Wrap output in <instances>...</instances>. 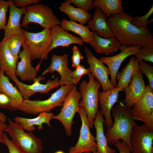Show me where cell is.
Wrapping results in <instances>:
<instances>
[{"instance_id":"obj_1","label":"cell","mask_w":153,"mask_h":153,"mask_svg":"<svg viewBox=\"0 0 153 153\" xmlns=\"http://www.w3.org/2000/svg\"><path fill=\"white\" fill-rule=\"evenodd\" d=\"M132 18L123 12L111 15L107 21L114 36L121 44L141 46L152 36L147 27L139 28L132 24L130 22Z\"/></svg>"},{"instance_id":"obj_2","label":"cell","mask_w":153,"mask_h":153,"mask_svg":"<svg viewBox=\"0 0 153 153\" xmlns=\"http://www.w3.org/2000/svg\"><path fill=\"white\" fill-rule=\"evenodd\" d=\"M111 114L114 121L111 128H107L105 134L108 144L113 145L121 139L126 142L131 150V133L136 124L131 113V108L126 105L124 100H118L111 109Z\"/></svg>"},{"instance_id":"obj_3","label":"cell","mask_w":153,"mask_h":153,"mask_svg":"<svg viewBox=\"0 0 153 153\" xmlns=\"http://www.w3.org/2000/svg\"><path fill=\"white\" fill-rule=\"evenodd\" d=\"M73 85L61 86L48 98L44 100L24 99L17 110L34 115H38L42 112H49L56 107L62 106L65 99Z\"/></svg>"},{"instance_id":"obj_4","label":"cell","mask_w":153,"mask_h":153,"mask_svg":"<svg viewBox=\"0 0 153 153\" xmlns=\"http://www.w3.org/2000/svg\"><path fill=\"white\" fill-rule=\"evenodd\" d=\"M87 75L88 82L84 80L80 84L79 90L82 100L79 105L84 108L90 127L92 128L94 119L98 111L99 90L101 85L90 71Z\"/></svg>"},{"instance_id":"obj_5","label":"cell","mask_w":153,"mask_h":153,"mask_svg":"<svg viewBox=\"0 0 153 153\" xmlns=\"http://www.w3.org/2000/svg\"><path fill=\"white\" fill-rule=\"evenodd\" d=\"M5 131L8 132L12 140L20 147L24 153H41L43 149L42 141L30 132H26L20 123L7 119Z\"/></svg>"},{"instance_id":"obj_6","label":"cell","mask_w":153,"mask_h":153,"mask_svg":"<svg viewBox=\"0 0 153 153\" xmlns=\"http://www.w3.org/2000/svg\"><path fill=\"white\" fill-rule=\"evenodd\" d=\"M21 24L23 27H26L29 23H34L44 29H50L60 24V20L46 5L43 4L31 5L27 6Z\"/></svg>"},{"instance_id":"obj_7","label":"cell","mask_w":153,"mask_h":153,"mask_svg":"<svg viewBox=\"0 0 153 153\" xmlns=\"http://www.w3.org/2000/svg\"><path fill=\"white\" fill-rule=\"evenodd\" d=\"M26 43L28 45L32 60L41 59V61L36 67L38 70L41 60L48 58L47 52L51 42L50 29H44L37 33L29 32L24 30Z\"/></svg>"},{"instance_id":"obj_8","label":"cell","mask_w":153,"mask_h":153,"mask_svg":"<svg viewBox=\"0 0 153 153\" xmlns=\"http://www.w3.org/2000/svg\"><path fill=\"white\" fill-rule=\"evenodd\" d=\"M82 98L76 85L73 84L67 95L59 114L52 117L60 121L63 125L66 134L68 136L72 134V125L75 114L79 108V100Z\"/></svg>"},{"instance_id":"obj_9","label":"cell","mask_w":153,"mask_h":153,"mask_svg":"<svg viewBox=\"0 0 153 153\" xmlns=\"http://www.w3.org/2000/svg\"><path fill=\"white\" fill-rule=\"evenodd\" d=\"M5 74L15 83L24 99L29 100L30 97L37 93L46 94L52 89L57 88L60 86V80L57 76L53 80H48L45 84H41L40 82L44 80L45 78L42 76H39L35 78L33 84L28 85L20 81L15 73L8 72L5 73Z\"/></svg>"},{"instance_id":"obj_10","label":"cell","mask_w":153,"mask_h":153,"mask_svg":"<svg viewBox=\"0 0 153 153\" xmlns=\"http://www.w3.org/2000/svg\"><path fill=\"white\" fill-rule=\"evenodd\" d=\"M77 112L82 122L79 137L75 145L70 148L68 153H83L87 151L96 153L95 139L90 131L86 111L83 107L80 106Z\"/></svg>"},{"instance_id":"obj_11","label":"cell","mask_w":153,"mask_h":153,"mask_svg":"<svg viewBox=\"0 0 153 153\" xmlns=\"http://www.w3.org/2000/svg\"><path fill=\"white\" fill-rule=\"evenodd\" d=\"M132 153H153V130L144 123L133 126L131 138Z\"/></svg>"},{"instance_id":"obj_12","label":"cell","mask_w":153,"mask_h":153,"mask_svg":"<svg viewBox=\"0 0 153 153\" xmlns=\"http://www.w3.org/2000/svg\"><path fill=\"white\" fill-rule=\"evenodd\" d=\"M84 51L89 65L90 71L100 83L103 88V92H105L113 89V86L109 78L110 72L108 67L97 59L87 47H84Z\"/></svg>"},{"instance_id":"obj_13","label":"cell","mask_w":153,"mask_h":153,"mask_svg":"<svg viewBox=\"0 0 153 153\" xmlns=\"http://www.w3.org/2000/svg\"><path fill=\"white\" fill-rule=\"evenodd\" d=\"M141 48L140 46H127L121 44L119 48L120 52L110 57H101L99 60L108 67L110 72V82L115 88L117 86L116 76L123 61L127 57L133 55Z\"/></svg>"},{"instance_id":"obj_14","label":"cell","mask_w":153,"mask_h":153,"mask_svg":"<svg viewBox=\"0 0 153 153\" xmlns=\"http://www.w3.org/2000/svg\"><path fill=\"white\" fill-rule=\"evenodd\" d=\"M68 58L67 54L63 55L53 54L51 63L42 73V76L48 73H53L56 71L60 76L59 81L60 86L74 84L72 78L73 71L68 66Z\"/></svg>"},{"instance_id":"obj_15","label":"cell","mask_w":153,"mask_h":153,"mask_svg":"<svg viewBox=\"0 0 153 153\" xmlns=\"http://www.w3.org/2000/svg\"><path fill=\"white\" fill-rule=\"evenodd\" d=\"M131 109L134 120L145 123L153 112V90L149 85L146 86L142 95Z\"/></svg>"},{"instance_id":"obj_16","label":"cell","mask_w":153,"mask_h":153,"mask_svg":"<svg viewBox=\"0 0 153 153\" xmlns=\"http://www.w3.org/2000/svg\"><path fill=\"white\" fill-rule=\"evenodd\" d=\"M22 46L23 50L18 55L20 60L17 63L15 75L22 81L33 82L36 78L38 71L31 65V57L27 45L25 42Z\"/></svg>"},{"instance_id":"obj_17","label":"cell","mask_w":153,"mask_h":153,"mask_svg":"<svg viewBox=\"0 0 153 153\" xmlns=\"http://www.w3.org/2000/svg\"><path fill=\"white\" fill-rule=\"evenodd\" d=\"M123 90L117 86L112 90L99 92L98 101L100 104L101 110L105 118V125L107 128L112 126L113 122L111 117V110L118 101L119 92Z\"/></svg>"},{"instance_id":"obj_18","label":"cell","mask_w":153,"mask_h":153,"mask_svg":"<svg viewBox=\"0 0 153 153\" xmlns=\"http://www.w3.org/2000/svg\"><path fill=\"white\" fill-rule=\"evenodd\" d=\"M50 30L51 42L47 52L48 56L51 50L58 47H68L73 44L80 46L84 44V41L80 38L68 33L59 25L55 26Z\"/></svg>"},{"instance_id":"obj_19","label":"cell","mask_w":153,"mask_h":153,"mask_svg":"<svg viewBox=\"0 0 153 153\" xmlns=\"http://www.w3.org/2000/svg\"><path fill=\"white\" fill-rule=\"evenodd\" d=\"M130 84L123 91L125 94L124 103L131 108L143 92L146 86L143 74L139 70L132 77Z\"/></svg>"},{"instance_id":"obj_20","label":"cell","mask_w":153,"mask_h":153,"mask_svg":"<svg viewBox=\"0 0 153 153\" xmlns=\"http://www.w3.org/2000/svg\"><path fill=\"white\" fill-rule=\"evenodd\" d=\"M107 17L99 8H95L93 17L87 22L88 26L93 32H96L100 37L108 39L114 37L107 21Z\"/></svg>"},{"instance_id":"obj_21","label":"cell","mask_w":153,"mask_h":153,"mask_svg":"<svg viewBox=\"0 0 153 153\" xmlns=\"http://www.w3.org/2000/svg\"><path fill=\"white\" fill-rule=\"evenodd\" d=\"M89 44L97 53L106 55L117 52L121 45L114 37L105 39L96 32H93V39Z\"/></svg>"},{"instance_id":"obj_22","label":"cell","mask_w":153,"mask_h":153,"mask_svg":"<svg viewBox=\"0 0 153 153\" xmlns=\"http://www.w3.org/2000/svg\"><path fill=\"white\" fill-rule=\"evenodd\" d=\"M105 123L101 110L98 111L93 121V125L96 131V153H116L115 149L110 148L108 145L103 129V124Z\"/></svg>"},{"instance_id":"obj_23","label":"cell","mask_w":153,"mask_h":153,"mask_svg":"<svg viewBox=\"0 0 153 153\" xmlns=\"http://www.w3.org/2000/svg\"><path fill=\"white\" fill-rule=\"evenodd\" d=\"M9 1V15L7 23L4 30L3 38L5 39H7L11 35L21 29V18L22 15H24L26 11V7L18 8L14 4L12 0Z\"/></svg>"},{"instance_id":"obj_24","label":"cell","mask_w":153,"mask_h":153,"mask_svg":"<svg viewBox=\"0 0 153 153\" xmlns=\"http://www.w3.org/2000/svg\"><path fill=\"white\" fill-rule=\"evenodd\" d=\"M0 69V93H3L10 99L14 110L22 103L24 99L20 91L10 82L8 76Z\"/></svg>"},{"instance_id":"obj_25","label":"cell","mask_w":153,"mask_h":153,"mask_svg":"<svg viewBox=\"0 0 153 153\" xmlns=\"http://www.w3.org/2000/svg\"><path fill=\"white\" fill-rule=\"evenodd\" d=\"M54 116L52 112H42L39 113L37 117L33 118H28L17 116L15 118L14 120L21 124L25 131L31 132L35 129V126H38L39 130L43 129L42 124L45 123L51 127L50 124V120Z\"/></svg>"},{"instance_id":"obj_26","label":"cell","mask_w":153,"mask_h":153,"mask_svg":"<svg viewBox=\"0 0 153 153\" xmlns=\"http://www.w3.org/2000/svg\"><path fill=\"white\" fill-rule=\"evenodd\" d=\"M139 70V61L133 56L121 71L117 72L116 76V79L118 81L117 86L123 89L126 88L129 84L133 76Z\"/></svg>"},{"instance_id":"obj_27","label":"cell","mask_w":153,"mask_h":153,"mask_svg":"<svg viewBox=\"0 0 153 153\" xmlns=\"http://www.w3.org/2000/svg\"><path fill=\"white\" fill-rule=\"evenodd\" d=\"M17 62L9 49L7 39L3 38L0 42V69L5 73H15Z\"/></svg>"},{"instance_id":"obj_28","label":"cell","mask_w":153,"mask_h":153,"mask_svg":"<svg viewBox=\"0 0 153 153\" xmlns=\"http://www.w3.org/2000/svg\"><path fill=\"white\" fill-rule=\"evenodd\" d=\"M60 25L66 31H70L78 35L84 42L90 43L93 39V32L90 30L88 26L65 19H63Z\"/></svg>"},{"instance_id":"obj_29","label":"cell","mask_w":153,"mask_h":153,"mask_svg":"<svg viewBox=\"0 0 153 153\" xmlns=\"http://www.w3.org/2000/svg\"><path fill=\"white\" fill-rule=\"evenodd\" d=\"M59 9L68 16L70 20L77 22L83 25L86 24L92 17L88 11L75 7L65 1L61 3Z\"/></svg>"},{"instance_id":"obj_30","label":"cell","mask_w":153,"mask_h":153,"mask_svg":"<svg viewBox=\"0 0 153 153\" xmlns=\"http://www.w3.org/2000/svg\"><path fill=\"white\" fill-rule=\"evenodd\" d=\"M94 8H99L107 17L123 12L121 0H94Z\"/></svg>"},{"instance_id":"obj_31","label":"cell","mask_w":153,"mask_h":153,"mask_svg":"<svg viewBox=\"0 0 153 153\" xmlns=\"http://www.w3.org/2000/svg\"><path fill=\"white\" fill-rule=\"evenodd\" d=\"M24 30L21 29L6 39L9 49L17 61L20 47L26 41Z\"/></svg>"},{"instance_id":"obj_32","label":"cell","mask_w":153,"mask_h":153,"mask_svg":"<svg viewBox=\"0 0 153 153\" xmlns=\"http://www.w3.org/2000/svg\"><path fill=\"white\" fill-rule=\"evenodd\" d=\"M140 49L133 55L139 61L144 60L145 61L153 62V38L145 43Z\"/></svg>"},{"instance_id":"obj_33","label":"cell","mask_w":153,"mask_h":153,"mask_svg":"<svg viewBox=\"0 0 153 153\" xmlns=\"http://www.w3.org/2000/svg\"><path fill=\"white\" fill-rule=\"evenodd\" d=\"M153 13V5L151 7L144 15L141 16L139 15L133 17L131 21V23L137 28H145L147 27L148 24H151L153 22V19L148 21L149 18Z\"/></svg>"},{"instance_id":"obj_34","label":"cell","mask_w":153,"mask_h":153,"mask_svg":"<svg viewBox=\"0 0 153 153\" xmlns=\"http://www.w3.org/2000/svg\"><path fill=\"white\" fill-rule=\"evenodd\" d=\"M139 70L148 79V85L153 90V67L148 64L143 60L139 61Z\"/></svg>"},{"instance_id":"obj_35","label":"cell","mask_w":153,"mask_h":153,"mask_svg":"<svg viewBox=\"0 0 153 153\" xmlns=\"http://www.w3.org/2000/svg\"><path fill=\"white\" fill-rule=\"evenodd\" d=\"M1 143L6 145L8 149L9 153H24L20 147L12 140H10L8 139L5 133H3L2 136Z\"/></svg>"},{"instance_id":"obj_36","label":"cell","mask_w":153,"mask_h":153,"mask_svg":"<svg viewBox=\"0 0 153 153\" xmlns=\"http://www.w3.org/2000/svg\"><path fill=\"white\" fill-rule=\"evenodd\" d=\"M65 1L75 5L76 8L88 11L94 8V1L92 0H66Z\"/></svg>"},{"instance_id":"obj_37","label":"cell","mask_w":153,"mask_h":153,"mask_svg":"<svg viewBox=\"0 0 153 153\" xmlns=\"http://www.w3.org/2000/svg\"><path fill=\"white\" fill-rule=\"evenodd\" d=\"M10 1L0 0V29H5L6 25V14L9 7Z\"/></svg>"},{"instance_id":"obj_38","label":"cell","mask_w":153,"mask_h":153,"mask_svg":"<svg viewBox=\"0 0 153 153\" xmlns=\"http://www.w3.org/2000/svg\"><path fill=\"white\" fill-rule=\"evenodd\" d=\"M75 70L72 72V78L74 84L76 85L84 75H88L90 72L89 69H86L84 66L81 64L77 66Z\"/></svg>"},{"instance_id":"obj_39","label":"cell","mask_w":153,"mask_h":153,"mask_svg":"<svg viewBox=\"0 0 153 153\" xmlns=\"http://www.w3.org/2000/svg\"><path fill=\"white\" fill-rule=\"evenodd\" d=\"M72 51V66L75 68L80 64L81 60L84 59V57L81 54L80 51L76 46H74Z\"/></svg>"},{"instance_id":"obj_40","label":"cell","mask_w":153,"mask_h":153,"mask_svg":"<svg viewBox=\"0 0 153 153\" xmlns=\"http://www.w3.org/2000/svg\"><path fill=\"white\" fill-rule=\"evenodd\" d=\"M0 107L14 110L10 98L3 93H0Z\"/></svg>"},{"instance_id":"obj_41","label":"cell","mask_w":153,"mask_h":153,"mask_svg":"<svg viewBox=\"0 0 153 153\" xmlns=\"http://www.w3.org/2000/svg\"><path fill=\"white\" fill-rule=\"evenodd\" d=\"M14 4L18 8L25 7L30 5H35L39 4L40 0H14Z\"/></svg>"},{"instance_id":"obj_42","label":"cell","mask_w":153,"mask_h":153,"mask_svg":"<svg viewBox=\"0 0 153 153\" xmlns=\"http://www.w3.org/2000/svg\"><path fill=\"white\" fill-rule=\"evenodd\" d=\"M119 153H131V151L127 144L124 141L120 142L119 140L114 144Z\"/></svg>"},{"instance_id":"obj_43","label":"cell","mask_w":153,"mask_h":153,"mask_svg":"<svg viewBox=\"0 0 153 153\" xmlns=\"http://www.w3.org/2000/svg\"><path fill=\"white\" fill-rule=\"evenodd\" d=\"M144 123L149 128L153 130V112L151 114L146 122Z\"/></svg>"},{"instance_id":"obj_44","label":"cell","mask_w":153,"mask_h":153,"mask_svg":"<svg viewBox=\"0 0 153 153\" xmlns=\"http://www.w3.org/2000/svg\"><path fill=\"white\" fill-rule=\"evenodd\" d=\"M7 125L5 122L0 120V143L2 136L3 133Z\"/></svg>"},{"instance_id":"obj_45","label":"cell","mask_w":153,"mask_h":153,"mask_svg":"<svg viewBox=\"0 0 153 153\" xmlns=\"http://www.w3.org/2000/svg\"><path fill=\"white\" fill-rule=\"evenodd\" d=\"M7 120V117L3 112H0V120L5 122Z\"/></svg>"},{"instance_id":"obj_46","label":"cell","mask_w":153,"mask_h":153,"mask_svg":"<svg viewBox=\"0 0 153 153\" xmlns=\"http://www.w3.org/2000/svg\"><path fill=\"white\" fill-rule=\"evenodd\" d=\"M54 153H64L63 151L61 150H59L57 151Z\"/></svg>"},{"instance_id":"obj_47","label":"cell","mask_w":153,"mask_h":153,"mask_svg":"<svg viewBox=\"0 0 153 153\" xmlns=\"http://www.w3.org/2000/svg\"><path fill=\"white\" fill-rule=\"evenodd\" d=\"M83 153H92V152L90 151H87L84 152Z\"/></svg>"}]
</instances>
